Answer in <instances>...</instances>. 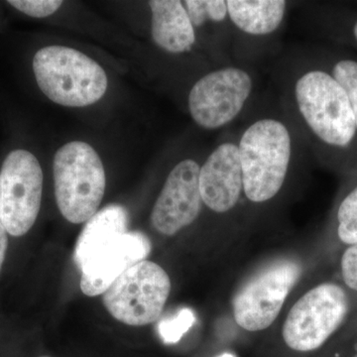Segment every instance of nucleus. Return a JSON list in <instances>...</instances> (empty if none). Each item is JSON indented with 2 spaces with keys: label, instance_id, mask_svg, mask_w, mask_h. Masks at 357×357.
Masks as SVG:
<instances>
[{
  "label": "nucleus",
  "instance_id": "nucleus-6",
  "mask_svg": "<svg viewBox=\"0 0 357 357\" xmlns=\"http://www.w3.org/2000/svg\"><path fill=\"white\" fill-rule=\"evenodd\" d=\"M303 272L302 261L294 257L278 258L258 269L232 299L236 325L249 333L262 332L273 325Z\"/></svg>",
  "mask_w": 357,
  "mask_h": 357
},
{
  "label": "nucleus",
  "instance_id": "nucleus-22",
  "mask_svg": "<svg viewBox=\"0 0 357 357\" xmlns=\"http://www.w3.org/2000/svg\"><path fill=\"white\" fill-rule=\"evenodd\" d=\"M352 37H354V41L357 44V18L356 20L354 21V25H352L351 28Z\"/></svg>",
  "mask_w": 357,
  "mask_h": 357
},
{
  "label": "nucleus",
  "instance_id": "nucleus-7",
  "mask_svg": "<svg viewBox=\"0 0 357 357\" xmlns=\"http://www.w3.org/2000/svg\"><path fill=\"white\" fill-rule=\"evenodd\" d=\"M44 176L38 158L27 148L9 150L0 165V220L9 236L20 237L38 218Z\"/></svg>",
  "mask_w": 357,
  "mask_h": 357
},
{
  "label": "nucleus",
  "instance_id": "nucleus-21",
  "mask_svg": "<svg viewBox=\"0 0 357 357\" xmlns=\"http://www.w3.org/2000/svg\"><path fill=\"white\" fill-rule=\"evenodd\" d=\"M8 232L0 220V272L6 261L7 249H8Z\"/></svg>",
  "mask_w": 357,
  "mask_h": 357
},
{
  "label": "nucleus",
  "instance_id": "nucleus-17",
  "mask_svg": "<svg viewBox=\"0 0 357 357\" xmlns=\"http://www.w3.org/2000/svg\"><path fill=\"white\" fill-rule=\"evenodd\" d=\"M330 73L349 98L357 126V60L340 59L335 61Z\"/></svg>",
  "mask_w": 357,
  "mask_h": 357
},
{
  "label": "nucleus",
  "instance_id": "nucleus-1",
  "mask_svg": "<svg viewBox=\"0 0 357 357\" xmlns=\"http://www.w3.org/2000/svg\"><path fill=\"white\" fill-rule=\"evenodd\" d=\"M243 192L253 204H264L281 191L292 159V137L287 126L274 119L251 123L239 140Z\"/></svg>",
  "mask_w": 357,
  "mask_h": 357
},
{
  "label": "nucleus",
  "instance_id": "nucleus-4",
  "mask_svg": "<svg viewBox=\"0 0 357 357\" xmlns=\"http://www.w3.org/2000/svg\"><path fill=\"white\" fill-rule=\"evenodd\" d=\"M351 310L344 285L335 281L316 284L289 309L282 324V340L294 351H317L344 325Z\"/></svg>",
  "mask_w": 357,
  "mask_h": 357
},
{
  "label": "nucleus",
  "instance_id": "nucleus-18",
  "mask_svg": "<svg viewBox=\"0 0 357 357\" xmlns=\"http://www.w3.org/2000/svg\"><path fill=\"white\" fill-rule=\"evenodd\" d=\"M196 321L192 310L185 307L172 318L163 319L158 325V333L165 344H177Z\"/></svg>",
  "mask_w": 357,
  "mask_h": 357
},
{
  "label": "nucleus",
  "instance_id": "nucleus-23",
  "mask_svg": "<svg viewBox=\"0 0 357 357\" xmlns=\"http://www.w3.org/2000/svg\"><path fill=\"white\" fill-rule=\"evenodd\" d=\"M218 357H236L234 356V354H223L222 356H218Z\"/></svg>",
  "mask_w": 357,
  "mask_h": 357
},
{
  "label": "nucleus",
  "instance_id": "nucleus-10",
  "mask_svg": "<svg viewBox=\"0 0 357 357\" xmlns=\"http://www.w3.org/2000/svg\"><path fill=\"white\" fill-rule=\"evenodd\" d=\"M201 166L185 159L174 167L152 210V225L159 234L173 236L198 218L203 208L199 187Z\"/></svg>",
  "mask_w": 357,
  "mask_h": 357
},
{
  "label": "nucleus",
  "instance_id": "nucleus-19",
  "mask_svg": "<svg viewBox=\"0 0 357 357\" xmlns=\"http://www.w3.org/2000/svg\"><path fill=\"white\" fill-rule=\"evenodd\" d=\"M18 13L28 17L46 18L62 6L61 0H9L6 2Z\"/></svg>",
  "mask_w": 357,
  "mask_h": 357
},
{
  "label": "nucleus",
  "instance_id": "nucleus-24",
  "mask_svg": "<svg viewBox=\"0 0 357 357\" xmlns=\"http://www.w3.org/2000/svg\"><path fill=\"white\" fill-rule=\"evenodd\" d=\"M354 357H357V352L356 354H354Z\"/></svg>",
  "mask_w": 357,
  "mask_h": 357
},
{
  "label": "nucleus",
  "instance_id": "nucleus-5",
  "mask_svg": "<svg viewBox=\"0 0 357 357\" xmlns=\"http://www.w3.org/2000/svg\"><path fill=\"white\" fill-rule=\"evenodd\" d=\"M58 208L72 223L88 222L98 213L105 191V172L95 149L72 141L58 150L53 162Z\"/></svg>",
  "mask_w": 357,
  "mask_h": 357
},
{
  "label": "nucleus",
  "instance_id": "nucleus-14",
  "mask_svg": "<svg viewBox=\"0 0 357 357\" xmlns=\"http://www.w3.org/2000/svg\"><path fill=\"white\" fill-rule=\"evenodd\" d=\"M128 215L123 206L112 204L89 218L77 238L74 259L82 269L96 250L128 232Z\"/></svg>",
  "mask_w": 357,
  "mask_h": 357
},
{
  "label": "nucleus",
  "instance_id": "nucleus-3",
  "mask_svg": "<svg viewBox=\"0 0 357 357\" xmlns=\"http://www.w3.org/2000/svg\"><path fill=\"white\" fill-rule=\"evenodd\" d=\"M295 100L303 121L326 147L347 151L357 142V126L344 89L330 72L307 70L295 84Z\"/></svg>",
  "mask_w": 357,
  "mask_h": 357
},
{
  "label": "nucleus",
  "instance_id": "nucleus-2",
  "mask_svg": "<svg viewBox=\"0 0 357 357\" xmlns=\"http://www.w3.org/2000/svg\"><path fill=\"white\" fill-rule=\"evenodd\" d=\"M31 70L40 91L52 102L68 107L98 102L109 84L105 70L95 60L59 45L39 49L33 56Z\"/></svg>",
  "mask_w": 357,
  "mask_h": 357
},
{
  "label": "nucleus",
  "instance_id": "nucleus-25",
  "mask_svg": "<svg viewBox=\"0 0 357 357\" xmlns=\"http://www.w3.org/2000/svg\"><path fill=\"white\" fill-rule=\"evenodd\" d=\"M41 357H49V356H41Z\"/></svg>",
  "mask_w": 357,
  "mask_h": 357
},
{
  "label": "nucleus",
  "instance_id": "nucleus-8",
  "mask_svg": "<svg viewBox=\"0 0 357 357\" xmlns=\"http://www.w3.org/2000/svg\"><path fill=\"white\" fill-rule=\"evenodd\" d=\"M168 273L157 263L143 260L126 270L103 293L105 309L117 321L142 326L158 321L170 296Z\"/></svg>",
  "mask_w": 357,
  "mask_h": 357
},
{
  "label": "nucleus",
  "instance_id": "nucleus-16",
  "mask_svg": "<svg viewBox=\"0 0 357 357\" xmlns=\"http://www.w3.org/2000/svg\"><path fill=\"white\" fill-rule=\"evenodd\" d=\"M335 227L340 243L345 246L357 243V184L338 203Z\"/></svg>",
  "mask_w": 357,
  "mask_h": 357
},
{
  "label": "nucleus",
  "instance_id": "nucleus-11",
  "mask_svg": "<svg viewBox=\"0 0 357 357\" xmlns=\"http://www.w3.org/2000/svg\"><path fill=\"white\" fill-rule=\"evenodd\" d=\"M151 241L140 231H128L96 250L82 267L81 286L89 297L102 295L122 273L146 260Z\"/></svg>",
  "mask_w": 357,
  "mask_h": 357
},
{
  "label": "nucleus",
  "instance_id": "nucleus-13",
  "mask_svg": "<svg viewBox=\"0 0 357 357\" xmlns=\"http://www.w3.org/2000/svg\"><path fill=\"white\" fill-rule=\"evenodd\" d=\"M151 34L162 50L172 54L190 51L196 42V32L184 4L178 0H152Z\"/></svg>",
  "mask_w": 357,
  "mask_h": 357
},
{
  "label": "nucleus",
  "instance_id": "nucleus-9",
  "mask_svg": "<svg viewBox=\"0 0 357 357\" xmlns=\"http://www.w3.org/2000/svg\"><path fill=\"white\" fill-rule=\"evenodd\" d=\"M252 89V77L241 68L213 70L190 91L188 102L192 119L208 130L223 128L241 114Z\"/></svg>",
  "mask_w": 357,
  "mask_h": 357
},
{
  "label": "nucleus",
  "instance_id": "nucleus-20",
  "mask_svg": "<svg viewBox=\"0 0 357 357\" xmlns=\"http://www.w3.org/2000/svg\"><path fill=\"white\" fill-rule=\"evenodd\" d=\"M340 272L345 289L357 294V243L345 248L340 256Z\"/></svg>",
  "mask_w": 357,
  "mask_h": 357
},
{
  "label": "nucleus",
  "instance_id": "nucleus-12",
  "mask_svg": "<svg viewBox=\"0 0 357 357\" xmlns=\"http://www.w3.org/2000/svg\"><path fill=\"white\" fill-rule=\"evenodd\" d=\"M202 201L211 211L227 213L234 210L243 192V177L238 147L234 142L218 145L199 169Z\"/></svg>",
  "mask_w": 357,
  "mask_h": 357
},
{
  "label": "nucleus",
  "instance_id": "nucleus-15",
  "mask_svg": "<svg viewBox=\"0 0 357 357\" xmlns=\"http://www.w3.org/2000/svg\"><path fill=\"white\" fill-rule=\"evenodd\" d=\"M231 22L241 31L253 36H264L278 30L287 10L284 0H227Z\"/></svg>",
  "mask_w": 357,
  "mask_h": 357
}]
</instances>
